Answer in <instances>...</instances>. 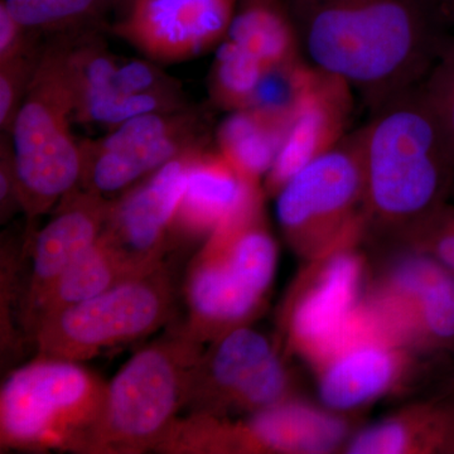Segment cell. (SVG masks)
<instances>
[{"label": "cell", "mask_w": 454, "mask_h": 454, "mask_svg": "<svg viewBox=\"0 0 454 454\" xmlns=\"http://www.w3.org/2000/svg\"><path fill=\"white\" fill-rule=\"evenodd\" d=\"M310 65L360 92L373 112L420 85L447 42L427 0H288Z\"/></svg>", "instance_id": "1"}, {"label": "cell", "mask_w": 454, "mask_h": 454, "mask_svg": "<svg viewBox=\"0 0 454 454\" xmlns=\"http://www.w3.org/2000/svg\"><path fill=\"white\" fill-rule=\"evenodd\" d=\"M357 134L363 199L376 219L422 227L444 207L454 153L422 86L379 107Z\"/></svg>", "instance_id": "2"}, {"label": "cell", "mask_w": 454, "mask_h": 454, "mask_svg": "<svg viewBox=\"0 0 454 454\" xmlns=\"http://www.w3.org/2000/svg\"><path fill=\"white\" fill-rule=\"evenodd\" d=\"M74 98L64 35L42 49L11 133L22 210L37 219L80 186L82 143L74 136Z\"/></svg>", "instance_id": "3"}, {"label": "cell", "mask_w": 454, "mask_h": 454, "mask_svg": "<svg viewBox=\"0 0 454 454\" xmlns=\"http://www.w3.org/2000/svg\"><path fill=\"white\" fill-rule=\"evenodd\" d=\"M201 342L186 330L140 349L107 384L106 405L88 453L160 450L179 409Z\"/></svg>", "instance_id": "4"}, {"label": "cell", "mask_w": 454, "mask_h": 454, "mask_svg": "<svg viewBox=\"0 0 454 454\" xmlns=\"http://www.w3.org/2000/svg\"><path fill=\"white\" fill-rule=\"evenodd\" d=\"M106 390L107 384L79 363L38 357L3 385V447L88 453Z\"/></svg>", "instance_id": "5"}, {"label": "cell", "mask_w": 454, "mask_h": 454, "mask_svg": "<svg viewBox=\"0 0 454 454\" xmlns=\"http://www.w3.org/2000/svg\"><path fill=\"white\" fill-rule=\"evenodd\" d=\"M260 215L259 205L220 226L193 262L186 331L199 342L249 316L273 280L277 247Z\"/></svg>", "instance_id": "6"}, {"label": "cell", "mask_w": 454, "mask_h": 454, "mask_svg": "<svg viewBox=\"0 0 454 454\" xmlns=\"http://www.w3.org/2000/svg\"><path fill=\"white\" fill-rule=\"evenodd\" d=\"M172 304L162 264L42 321L32 333L38 357L89 360L162 327Z\"/></svg>", "instance_id": "7"}, {"label": "cell", "mask_w": 454, "mask_h": 454, "mask_svg": "<svg viewBox=\"0 0 454 454\" xmlns=\"http://www.w3.org/2000/svg\"><path fill=\"white\" fill-rule=\"evenodd\" d=\"M62 35L77 124L106 125L110 130L136 116L187 106L179 83L151 59L116 56L97 29Z\"/></svg>", "instance_id": "8"}, {"label": "cell", "mask_w": 454, "mask_h": 454, "mask_svg": "<svg viewBox=\"0 0 454 454\" xmlns=\"http://www.w3.org/2000/svg\"><path fill=\"white\" fill-rule=\"evenodd\" d=\"M206 134L201 115L188 106L136 116L103 138L82 142L80 187L106 199L129 190L184 152L206 146Z\"/></svg>", "instance_id": "9"}, {"label": "cell", "mask_w": 454, "mask_h": 454, "mask_svg": "<svg viewBox=\"0 0 454 454\" xmlns=\"http://www.w3.org/2000/svg\"><path fill=\"white\" fill-rule=\"evenodd\" d=\"M277 195L278 221L291 238L309 240L342 231L364 197L358 134L307 164Z\"/></svg>", "instance_id": "10"}, {"label": "cell", "mask_w": 454, "mask_h": 454, "mask_svg": "<svg viewBox=\"0 0 454 454\" xmlns=\"http://www.w3.org/2000/svg\"><path fill=\"white\" fill-rule=\"evenodd\" d=\"M238 0H128L114 35L153 62H179L225 40Z\"/></svg>", "instance_id": "11"}, {"label": "cell", "mask_w": 454, "mask_h": 454, "mask_svg": "<svg viewBox=\"0 0 454 454\" xmlns=\"http://www.w3.org/2000/svg\"><path fill=\"white\" fill-rule=\"evenodd\" d=\"M284 390L286 375L268 340L250 328H235L200 355L188 378L186 404L211 409L229 402L264 409L277 404Z\"/></svg>", "instance_id": "12"}, {"label": "cell", "mask_w": 454, "mask_h": 454, "mask_svg": "<svg viewBox=\"0 0 454 454\" xmlns=\"http://www.w3.org/2000/svg\"><path fill=\"white\" fill-rule=\"evenodd\" d=\"M203 148L184 152L112 200L104 232L142 267L162 264L188 172Z\"/></svg>", "instance_id": "13"}, {"label": "cell", "mask_w": 454, "mask_h": 454, "mask_svg": "<svg viewBox=\"0 0 454 454\" xmlns=\"http://www.w3.org/2000/svg\"><path fill=\"white\" fill-rule=\"evenodd\" d=\"M351 110V86L313 66L267 175L268 187L278 193L295 173L339 145Z\"/></svg>", "instance_id": "14"}, {"label": "cell", "mask_w": 454, "mask_h": 454, "mask_svg": "<svg viewBox=\"0 0 454 454\" xmlns=\"http://www.w3.org/2000/svg\"><path fill=\"white\" fill-rule=\"evenodd\" d=\"M110 205L112 200L80 186L59 203L55 216L33 238L23 315L74 260L97 243L106 230Z\"/></svg>", "instance_id": "15"}, {"label": "cell", "mask_w": 454, "mask_h": 454, "mask_svg": "<svg viewBox=\"0 0 454 454\" xmlns=\"http://www.w3.org/2000/svg\"><path fill=\"white\" fill-rule=\"evenodd\" d=\"M260 202L258 184L244 177L219 151L203 148L188 172L172 236H210Z\"/></svg>", "instance_id": "16"}, {"label": "cell", "mask_w": 454, "mask_h": 454, "mask_svg": "<svg viewBox=\"0 0 454 454\" xmlns=\"http://www.w3.org/2000/svg\"><path fill=\"white\" fill-rule=\"evenodd\" d=\"M155 268L142 267L134 262L103 232L97 243L74 260L49 291L26 310L23 315L26 328L32 334L35 327L51 316Z\"/></svg>", "instance_id": "17"}, {"label": "cell", "mask_w": 454, "mask_h": 454, "mask_svg": "<svg viewBox=\"0 0 454 454\" xmlns=\"http://www.w3.org/2000/svg\"><path fill=\"white\" fill-rule=\"evenodd\" d=\"M358 279L360 265L354 256L342 254L334 258L295 310L293 328L297 339L322 351L345 343L351 333Z\"/></svg>", "instance_id": "18"}, {"label": "cell", "mask_w": 454, "mask_h": 454, "mask_svg": "<svg viewBox=\"0 0 454 454\" xmlns=\"http://www.w3.org/2000/svg\"><path fill=\"white\" fill-rule=\"evenodd\" d=\"M226 38L267 70L298 61L303 52L288 0H238Z\"/></svg>", "instance_id": "19"}, {"label": "cell", "mask_w": 454, "mask_h": 454, "mask_svg": "<svg viewBox=\"0 0 454 454\" xmlns=\"http://www.w3.org/2000/svg\"><path fill=\"white\" fill-rule=\"evenodd\" d=\"M289 121L255 107L230 113L217 129V151L244 177L258 184L273 167Z\"/></svg>", "instance_id": "20"}, {"label": "cell", "mask_w": 454, "mask_h": 454, "mask_svg": "<svg viewBox=\"0 0 454 454\" xmlns=\"http://www.w3.org/2000/svg\"><path fill=\"white\" fill-rule=\"evenodd\" d=\"M247 432L260 446L283 452H324L343 437L342 423L301 405L274 404L253 418Z\"/></svg>", "instance_id": "21"}, {"label": "cell", "mask_w": 454, "mask_h": 454, "mask_svg": "<svg viewBox=\"0 0 454 454\" xmlns=\"http://www.w3.org/2000/svg\"><path fill=\"white\" fill-rule=\"evenodd\" d=\"M393 356L379 346H360L337 358L321 381L322 400L334 409H351L379 395L394 375Z\"/></svg>", "instance_id": "22"}, {"label": "cell", "mask_w": 454, "mask_h": 454, "mask_svg": "<svg viewBox=\"0 0 454 454\" xmlns=\"http://www.w3.org/2000/svg\"><path fill=\"white\" fill-rule=\"evenodd\" d=\"M29 31L53 35L97 29L115 0H2Z\"/></svg>", "instance_id": "23"}, {"label": "cell", "mask_w": 454, "mask_h": 454, "mask_svg": "<svg viewBox=\"0 0 454 454\" xmlns=\"http://www.w3.org/2000/svg\"><path fill=\"white\" fill-rule=\"evenodd\" d=\"M267 71L258 59L225 38L211 68L210 95L215 106L229 113L252 106Z\"/></svg>", "instance_id": "24"}, {"label": "cell", "mask_w": 454, "mask_h": 454, "mask_svg": "<svg viewBox=\"0 0 454 454\" xmlns=\"http://www.w3.org/2000/svg\"><path fill=\"white\" fill-rule=\"evenodd\" d=\"M413 297L422 303L424 325L434 339L454 340V271L433 262Z\"/></svg>", "instance_id": "25"}, {"label": "cell", "mask_w": 454, "mask_h": 454, "mask_svg": "<svg viewBox=\"0 0 454 454\" xmlns=\"http://www.w3.org/2000/svg\"><path fill=\"white\" fill-rule=\"evenodd\" d=\"M420 86L454 153V40L447 42Z\"/></svg>", "instance_id": "26"}, {"label": "cell", "mask_w": 454, "mask_h": 454, "mask_svg": "<svg viewBox=\"0 0 454 454\" xmlns=\"http://www.w3.org/2000/svg\"><path fill=\"white\" fill-rule=\"evenodd\" d=\"M42 49L32 55L0 64V128L3 133H11L18 110L31 86Z\"/></svg>", "instance_id": "27"}, {"label": "cell", "mask_w": 454, "mask_h": 454, "mask_svg": "<svg viewBox=\"0 0 454 454\" xmlns=\"http://www.w3.org/2000/svg\"><path fill=\"white\" fill-rule=\"evenodd\" d=\"M35 33L26 28L0 0V64L38 52Z\"/></svg>", "instance_id": "28"}, {"label": "cell", "mask_w": 454, "mask_h": 454, "mask_svg": "<svg viewBox=\"0 0 454 454\" xmlns=\"http://www.w3.org/2000/svg\"><path fill=\"white\" fill-rule=\"evenodd\" d=\"M408 433L399 423H385L361 433L349 446V453L395 454L408 447Z\"/></svg>", "instance_id": "29"}, {"label": "cell", "mask_w": 454, "mask_h": 454, "mask_svg": "<svg viewBox=\"0 0 454 454\" xmlns=\"http://www.w3.org/2000/svg\"><path fill=\"white\" fill-rule=\"evenodd\" d=\"M437 2L444 17L454 20V0H437Z\"/></svg>", "instance_id": "30"}, {"label": "cell", "mask_w": 454, "mask_h": 454, "mask_svg": "<svg viewBox=\"0 0 454 454\" xmlns=\"http://www.w3.org/2000/svg\"><path fill=\"white\" fill-rule=\"evenodd\" d=\"M448 437H450V448H452V450H454V433L453 432H450L448 433Z\"/></svg>", "instance_id": "31"}, {"label": "cell", "mask_w": 454, "mask_h": 454, "mask_svg": "<svg viewBox=\"0 0 454 454\" xmlns=\"http://www.w3.org/2000/svg\"><path fill=\"white\" fill-rule=\"evenodd\" d=\"M116 3H127L128 0H115Z\"/></svg>", "instance_id": "32"}]
</instances>
